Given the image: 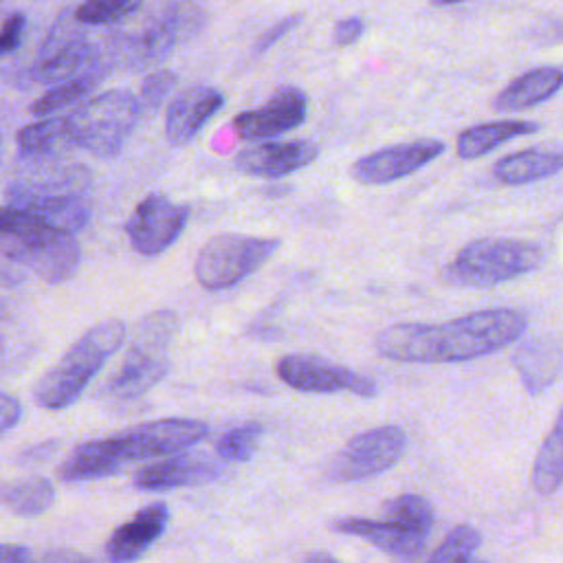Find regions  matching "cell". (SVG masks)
<instances>
[{"mask_svg":"<svg viewBox=\"0 0 563 563\" xmlns=\"http://www.w3.org/2000/svg\"><path fill=\"white\" fill-rule=\"evenodd\" d=\"M187 220V205L174 202L163 194H150L132 211L125 222V233L139 255L154 257L165 253L180 238Z\"/></svg>","mask_w":563,"mask_h":563,"instance_id":"obj_12","label":"cell"},{"mask_svg":"<svg viewBox=\"0 0 563 563\" xmlns=\"http://www.w3.org/2000/svg\"><path fill=\"white\" fill-rule=\"evenodd\" d=\"M301 20H303L301 13H290V15L282 18L279 22H275L273 26H268V29L257 37V42H255V46H253L255 55H262V53H266L268 48H273V46H275L282 37H286Z\"/></svg>","mask_w":563,"mask_h":563,"instance_id":"obj_36","label":"cell"},{"mask_svg":"<svg viewBox=\"0 0 563 563\" xmlns=\"http://www.w3.org/2000/svg\"><path fill=\"white\" fill-rule=\"evenodd\" d=\"M29 563H103V561L75 550H48L37 559H31Z\"/></svg>","mask_w":563,"mask_h":563,"instance_id":"obj_41","label":"cell"},{"mask_svg":"<svg viewBox=\"0 0 563 563\" xmlns=\"http://www.w3.org/2000/svg\"><path fill=\"white\" fill-rule=\"evenodd\" d=\"M209 433V427L191 418H163L145 422L108 438L77 444L59 464L62 482H88L119 473L128 462L169 455L194 446Z\"/></svg>","mask_w":563,"mask_h":563,"instance_id":"obj_2","label":"cell"},{"mask_svg":"<svg viewBox=\"0 0 563 563\" xmlns=\"http://www.w3.org/2000/svg\"><path fill=\"white\" fill-rule=\"evenodd\" d=\"M7 205L68 235L90 220V205L84 196H9Z\"/></svg>","mask_w":563,"mask_h":563,"instance_id":"obj_22","label":"cell"},{"mask_svg":"<svg viewBox=\"0 0 563 563\" xmlns=\"http://www.w3.org/2000/svg\"><path fill=\"white\" fill-rule=\"evenodd\" d=\"M512 363L519 372L526 391L537 396L545 391L552 383H556L561 374L559 341L550 334H534L517 347Z\"/></svg>","mask_w":563,"mask_h":563,"instance_id":"obj_23","label":"cell"},{"mask_svg":"<svg viewBox=\"0 0 563 563\" xmlns=\"http://www.w3.org/2000/svg\"><path fill=\"white\" fill-rule=\"evenodd\" d=\"M365 31V20L361 15H347L339 20L332 29V44L334 46H350L354 44Z\"/></svg>","mask_w":563,"mask_h":563,"instance_id":"obj_38","label":"cell"},{"mask_svg":"<svg viewBox=\"0 0 563 563\" xmlns=\"http://www.w3.org/2000/svg\"><path fill=\"white\" fill-rule=\"evenodd\" d=\"M59 449V440H44V442H37V444H31L26 449H22L18 453V464L20 466H29V464H40V462H46L55 451Z\"/></svg>","mask_w":563,"mask_h":563,"instance_id":"obj_39","label":"cell"},{"mask_svg":"<svg viewBox=\"0 0 563 563\" xmlns=\"http://www.w3.org/2000/svg\"><path fill=\"white\" fill-rule=\"evenodd\" d=\"M178 330V317L172 310L150 312L136 328V334L114 374L97 389V398L136 400L161 383L169 369V343Z\"/></svg>","mask_w":563,"mask_h":563,"instance_id":"obj_5","label":"cell"},{"mask_svg":"<svg viewBox=\"0 0 563 563\" xmlns=\"http://www.w3.org/2000/svg\"><path fill=\"white\" fill-rule=\"evenodd\" d=\"M317 156L319 147L312 141H273L238 152L235 167L246 176L284 178L310 165Z\"/></svg>","mask_w":563,"mask_h":563,"instance_id":"obj_18","label":"cell"},{"mask_svg":"<svg viewBox=\"0 0 563 563\" xmlns=\"http://www.w3.org/2000/svg\"><path fill=\"white\" fill-rule=\"evenodd\" d=\"M222 475V466L200 460V457H169L154 462L150 466H143L136 471L132 484L141 490H169L180 486H200L211 479H218Z\"/></svg>","mask_w":563,"mask_h":563,"instance_id":"obj_21","label":"cell"},{"mask_svg":"<svg viewBox=\"0 0 563 563\" xmlns=\"http://www.w3.org/2000/svg\"><path fill=\"white\" fill-rule=\"evenodd\" d=\"M332 530L361 537L374 543L378 550L394 554L398 559H416L424 550V541H427L424 532H418L402 523H394L385 519L376 521V519H363V517H341L332 521Z\"/></svg>","mask_w":563,"mask_h":563,"instance_id":"obj_20","label":"cell"},{"mask_svg":"<svg viewBox=\"0 0 563 563\" xmlns=\"http://www.w3.org/2000/svg\"><path fill=\"white\" fill-rule=\"evenodd\" d=\"M205 22V13L194 2L176 0L163 9V13L150 22V26L130 40L125 59L132 68H152L169 57L176 44L191 37Z\"/></svg>","mask_w":563,"mask_h":563,"instance_id":"obj_11","label":"cell"},{"mask_svg":"<svg viewBox=\"0 0 563 563\" xmlns=\"http://www.w3.org/2000/svg\"><path fill=\"white\" fill-rule=\"evenodd\" d=\"M141 7V0H86L73 13L79 24H117L132 15Z\"/></svg>","mask_w":563,"mask_h":563,"instance_id":"obj_33","label":"cell"},{"mask_svg":"<svg viewBox=\"0 0 563 563\" xmlns=\"http://www.w3.org/2000/svg\"><path fill=\"white\" fill-rule=\"evenodd\" d=\"M482 537L477 532V528L462 523L455 526L444 541L433 550V554L429 556L427 563H468L471 554L475 552V548L479 545Z\"/></svg>","mask_w":563,"mask_h":563,"instance_id":"obj_32","label":"cell"},{"mask_svg":"<svg viewBox=\"0 0 563 563\" xmlns=\"http://www.w3.org/2000/svg\"><path fill=\"white\" fill-rule=\"evenodd\" d=\"M0 279H2V282H18V277L11 275V271H7V268H2V266H0Z\"/></svg>","mask_w":563,"mask_h":563,"instance_id":"obj_44","label":"cell"},{"mask_svg":"<svg viewBox=\"0 0 563 563\" xmlns=\"http://www.w3.org/2000/svg\"><path fill=\"white\" fill-rule=\"evenodd\" d=\"M444 152V143L438 139H416L380 147L352 165V176L363 185H387L416 174Z\"/></svg>","mask_w":563,"mask_h":563,"instance_id":"obj_14","label":"cell"},{"mask_svg":"<svg viewBox=\"0 0 563 563\" xmlns=\"http://www.w3.org/2000/svg\"><path fill=\"white\" fill-rule=\"evenodd\" d=\"M543 249L537 242L517 238H479L464 244L455 257L442 268L440 277L457 288H488L543 264Z\"/></svg>","mask_w":563,"mask_h":563,"instance_id":"obj_6","label":"cell"},{"mask_svg":"<svg viewBox=\"0 0 563 563\" xmlns=\"http://www.w3.org/2000/svg\"><path fill=\"white\" fill-rule=\"evenodd\" d=\"M224 95L213 86H191L176 95L165 112V136L180 147L191 143L200 130L222 110Z\"/></svg>","mask_w":563,"mask_h":563,"instance_id":"obj_17","label":"cell"},{"mask_svg":"<svg viewBox=\"0 0 563 563\" xmlns=\"http://www.w3.org/2000/svg\"><path fill=\"white\" fill-rule=\"evenodd\" d=\"M277 376L299 391L334 394L352 391L356 396H376V383L350 367L314 354H286L277 361Z\"/></svg>","mask_w":563,"mask_h":563,"instance_id":"obj_13","label":"cell"},{"mask_svg":"<svg viewBox=\"0 0 563 563\" xmlns=\"http://www.w3.org/2000/svg\"><path fill=\"white\" fill-rule=\"evenodd\" d=\"M303 563H339V561L328 552H310V554H306Z\"/></svg>","mask_w":563,"mask_h":563,"instance_id":"obj_43","label":"cell"},{"mask_svg":"<svg viewBox=\"0 0 563 563\" xmlns=\"http://www.w3.org/2000/svg\"><path fill=\"white\" fill-rule=\"evenodd\" d=\"M561 416L552 424L541 451L534 460L532 468V484L541 495H552L561 484V457H563V435H561Z\"/></svg>","mask_w":563,"mask_h":563,"instance_id":"obj_30","label":"cell"},{"mask_svg":"<svg viewBox=\"0 0 563 563\" xmlns=\"http://www.w3.org/2000/svg\"><path fill=\"white\" fill-rule=\"evenodd\" d=\"M282 246L277 238L222 233L202 244L194 273L202 288L224 290L262 268Z\"/></svg>","mask_w":563,"mask_h":563,"instance_id":"obj_8","label":"cell"},{"mask_svg":"<svg viewBox=\"0 0 563 563\" xmlns=\"http://www.w3.org/2000/svg\"><path fill=\"white\" fill-rule=\"evenodd\" d=\"M306 112H308L306 92L297 86H282L273 92V97L264 106L240 112L233 119V130L244 141L273 139L299 128L306 121Z\"/></svg>","mask_w":563,"mask_h":563,"instance_id":"obj_15","label":"cell"},{"mask_svg":"<svg viewBox=\"0 0 563 563\" xmlns=\"http://www.w3.org/2000/svg\"><path fill=\"white\" fill-rule=\"evenodd\" d=\"M385 521L402 523L411 530L429 534L433 526V506L422 495H398L385 504Z\"/></svg>","mask_w":563,"mask_h":563,"instance_id":"obj_31","label":"cell"},{"mask_svg":"<svg viewBox=\"0 0 563 563\" xmlns=\"http://www.w3.org/2000/svg\"><path fill=\"white\" fill-rule=\"evenodd\" d=\"M141 117L139 99L123 88H112L81 101L66 119L75 147L97 158H114Z\"/></svg>","mask_w":563,"mask_h":563,"instance_id":"obj_7","label":"cell"},{"mask_svg":"<svg viewBox=\"0 0 563 563\" xmlns=\"http://www.w3.org/2000/svg\"><path fill=\"white\" fill-rule=\"evenodd\" d=\"M0 255L48 284L70 279L81 262V251L73 235L9 205L0 207Z\"/></svg>","mask_w":563,"mask_h":563,"instance_id":"obj_3","label":"cell"},{"mask_svg":"<svg viewBox=\"0 0 563 563\" xmlns=\"http://www.w3.org/2000/svg\"><path fill=\"white\" fill-rule=\"evenodd\" d=\"M169 521L167 504L152 501L143 506L130 521L121 523L106 543L108 563H132L163 534Z\"/></svg>","mask_w":563,"mask_h":563,"instance_id":"obj_19","label":"cell"},{"mask_svg":"<svg viewBox=\"0 0 563 563\" xmlns=\"http://www.w3.org/2000/svg\"><path fill=\"white\" fill-rule=\"evenodd\" d=\"M176 81L178 77L174 70H167V68L152 70L141 84V95L136 97L139 103L147 110H156L172 95V90L176 88Z\"/></svg>","mask_w":563,"mask_h":563,"instance_id":"obj_35","label":"cell"},{"mask_svg":"<svg viewBox=\"0 0 563 563\" xmlns=\"http://www.w3.org/2000/svg\"><path fill=\"white\" fill-rule=\"evenodd\" d=\"M108 73V64L101 62L99 66L73 77V79H66L62 84H55L48 92H44L33 106H31V112L37 114V117H48V114H55L73 103H79L101 79L103 75Z\"/></svg>","mask_w":563,"mask_h":563,"instance_id":"obj_29","label":"cell"},{"mask_svg":"<svg viewBox=\"0 0 563 563\" xmlns=\"http://www.w3.org/2000/svg\"><path fill=\"white\" fill-rule=\"evenodd\" d=\"M526 317L510 308L468 312L446 323H394L378 339V352L396 363H462L517 341Z\"/></svg>","mask_w":563,"mask_h":563,"instance_id":"obj_1","label":"cell"},{"mask_svg":"<svg viewBox=\"0 0 563 563\" xmlns=\"http://www.w3.org/2000/svg\"><path fill=\"white\" fill-rule=\"evenodd\" d=\"M101 62L97 46L86 37L75 13L64 11L40 46L33 77L40 84L55 86L99 66Z\"/></svg>","mask_w":563,"mask_h":563,"instance_id":"obj_9","label":"cell"},{"mask_svg":"<svg viewBox=\"0 0 563 563\" xmlns=\"http://www.w3.org/2000/svg\"><path fill=\"white\" fill-rule=\"evenodd\" d=\"M457 2H466V0H431V4H435V7H449V4H457Z\"/></svg>","mask_w":563,"mask_h":563,"instance_id":"obj_45","label":"cell"},{"mask_svg":"<svg viewBox=\"0 0 563 563\" xmlns=\"http://www.w3.org/2000/svg\"><path fill=\"white\" fill-rule=\"evenodd\" d=\"M20 416H22L20 400L15 396H11V394L0 391V433H4L11 427H15Z\"/></svg>","mask_w":563,"mask_h":563,"instance_id":"obj_40","label":"cell"},{"mask_svg":"<svg viewBox=\"0 0 563 563\" xmlns=\"http://www.w3.org/2000/svg\"><path fill=\"white\" fill-rule=\"evenodd\" d=\"M55 501V488L46 477H20L0 484V506L20 517L44 515Z\"/></svg>","mask_w":563,"mask_h":563,"instance_id":"obj_28","label":"cell"},{"mask_svg":"<svg viewBox=\"0 0 563 563\" xmlns=\"http://www.w3.org/2000/svg\"><path fill=\"white\" fill-rule=\"evenodd\" d=\"M407 446V433L396 424H383L363 431L328 462L325 477L330 482H354L378 475L394 466Z\"/></svg>","mask_w":563,"mask_h":563,"instance_id":"obj_10","label":"cell"},{"mask_svg":"<svg viewBox=\"0 0 563 563\" xmlns=\"http://www.w3.org/2000/svg\"><path fill=\"white\" fill-rule=\"evenodd\" d=\"M537 130H539V123L528 119H499V121L475 123L457 134V141H455L457 156L464 161H473L497 150L499 145L512 139L534 134Z\"/></svg>","mask_w":563,"mask_h":563,"instance_id":"obj_25","label":"cell"},{"mask_svg":"<svg viewBox=\"0 0 563 563\" xmlns=\"http://www.w3.org/2000/svg\"><path fill=\"white\" fill-rule=\"evenodd\" d=\"M262 433L264 429L257 422H246L242 427H235L216 442V453L229 462H244L255 453Z\"/></svg>","mask_w":563,"mask_h":563,"instance_id":"obj_34","label":"cell"},{"mask_svg":"<svg viewBox=\"0 0 563 563\" xmlns=\"http://www.w3.org/2000/svg\"><path fill=\"white\" fill-rule=\"evenodd\" d=\"M31 552L15 543H0V563H29Z\"/></svg>","mask_w":563,"mask_h":563,"instance_id":"obj_42","label":"cell"},{"mask_svg":"<svg viewBox=\"0 0 563 563\" xmlns=\"http://www.w3.org/2000/svg\"><path fill=\"white\" fill-rule=\"evenodd\" d=\"M563 84V73L559 66H539L515 81H510L493 101L495 110L499 112H521L537 103L548 101L552 95L559 92Z\"/></svg>","mask_w":563,"mask_h":563,"instance_id":"obj_24","label":"cell"},{"mask_svg":"<svg viewBox=\"0 0 563 563\" xmlns=\"http://www.w3.org/2000/svg\"><path fill=\"white\" fill-rule=\"evenodd\" d=\"M90 172L62 161H26L7 189L9 196H86Z\"/></svg>","mask_w":563,"mask_h":563,"instance_id":"obj_16","label":"cell"},{"mask_svg":"<svg viewBox=\"0 0 563 563\" xmlns=\"http://www.w3.org/2000/svg\"><path fill=\"white\" fill-rule=\"evenodd\" d=\"M0 435H2V433H0Z\"/></svg>","mask_w":563,"mask_h":563,"instance_id":"obj_47","label":"cell"},{"mask_svg":"<svg viewBox=\"0 0 563 563\" xmlns=\"http://www.w3.org/2000/svg\"><path fill=\"white\" fill-rule=\"evenodd\" d=\"M0 152H2V139H0Z\"/></svg>","mask_w":563,"mask_h":563,"instance_id":"obj_46","label":"cell"},{"mask_svg":"<svg viewBox=\"0 0 563 563\" xmlns=\"http://www.w3.org/2000/svg\"><path fill=\"white\" fill-rule=\"evenodd\" d=\"M125 323L108 319L86 330L66 354L35 383L33 400L42 409H64L73 405L88 387L103 363L121 347Z\"/></svg>","mask_w":563,"mask_h":563,"instance_id":"obj_4","label":"cell"},{"mask_svg":"<svg viewBox=\"0 0 563 563\" xmlns=\"http://www.w3.org/2000/svg\"><path fill=\"white\" fill-rule=\"evenodd\" d=\"M15 143L24 161H62L75 147L64 117H48L24 125Z\"/></svg>","mask_w":563,"mask_h":563,"instance_id":"obj_26","label":"cell"},{"mask_svg":"<svg viewBox=\"0 0 563 563\" xmlns=\"http://www.w3.org/2000/svg\"><path fill=\"white\" fill-rule=\"evenodd\" d=\"M24 29H26V18L24 13H11L2 26H0V57L15 51L18 44L22 42V35H24Z\"/></svg>","mask_w":563,"mask_h":563,"instance_id":"obj_37","label":"cell"},{"mask_svg":"<svg viewBox=\"0 0 563 563\" xmlns=\"http://www.w3.org/2000/svg\"><path fill=\"white\" fill-rule=\"evenodd\" d=\"M563 167V154L559 150L532 147L515 154H506L493 165V176L506 185H528L556 176Z\"/></svg>","mask_w":563,"mask_h":563,"instance_id":"obj_27","label":"cell"}]
</instances>
